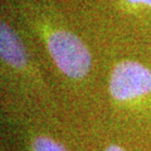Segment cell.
I'll return each instance as SVG.
<instances>
[{
  "label": "cell",
  "instance_id": "5b68a950",
  "mask_svg": "<svg viewBox=\"0 0 151 151\" xmlns=\"http://www.w3.org/2000/svg\"><path fill=\"white\" fill-rule=\"evenodd\" d=\"M130 3H135V4H146V5L151 6V0H127Z\"/></svg>",
  "mask_w": 151,
  "mask_h": 151
},
{
  "label": "cell",
  "instance_id": "8992f818",
  "mask_svg": "<svg viewBox=\"0 0 151 151\" xmlns=\"http://www.w3.org/2000/svg\"><path fill=\"white\" fill-rule=\"evenodd\" d=\"M106 151H125V150L119 147V146H116V145H111V146H108V147L106 149Z\"/></svg>",
  "mask_w": 151,
  "mask_h": 151
},
{
  "label": "cell",
  "instance_id": "3957f363",
  "mask_svg": "<svg viewBox=\"0 0 151 151\" xmlns=\"http://www.w3.org/2000/svg\"><path fill=\"white\" fill-rule=\"evenodd\" d=\"M0 53L8 64L22 68L27 64V53L17 33L5 23L0 25Z\"/></svg>",
  "mask_w": 151,
  "mask_h": 151
},
{
  "label": "cell",
  "instance_id": "7a4b0ae2",
  "mask_svg": "<svg viewBox=\"0 0 151 151\" xmlns=\"http://www.w3.org/2000/svg\"><path fill=\"white\" fill-rule=\"evenodd\" d=\"M110 92L119 101L132 100L151 92V70L139 62L124 60L115 65Z\"/></svg>",
  "mask_w": 151,
  "mask_h": 151
},
{
  "label": "cell",
  "instance_id": "6da1fadb",
  "mask_svg": "<svg viewBox=\"0 0 151 151\" xmlns=\"http://www.w3.org/2000/svg\"><path fill=\"white\" fill-rule=\"evenodd\" d=\"M48 50L62 72L70 78H83L91 68V54L77 35L57 30L48 38Z\"/></svg>",
  "mask_w": 151,
  "mask_h": 151
},
{
  "label": "cell",
  "instance_id": "277c9868",
  "mask_svg": "<svg viewBox=\"0 0 151 151\" xmlns=\"http://www.w3.org/2000/svg\"><path fill=\"white\" fill-rule=\"evenodd\" d=\"M33 151H67L60 144L45 136H39L32 144Z\"/></svg>",
  "mask_w": 151,
  "mask_h": 151
}]
</instances>
